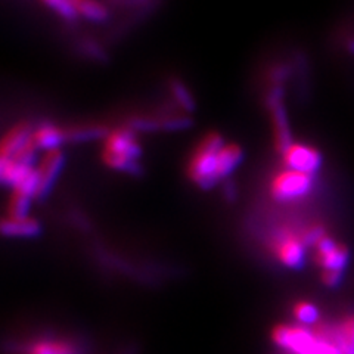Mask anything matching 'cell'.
<instances>
[{
	"label": "cell",
	"instance_id": "obj_21",
	"mask_svg": "<svg viewBox=\"0 0 354 354\" xmlns=\"http://www.w3.org/2000/svg\"><path fill=\"white\" fill-rule=\"evenodd\" d=\"M41 2L66 21H74L79 17L71 3V0H41Z\"/></svg>",
	"mask_w": 354,
	"mask_h": 354
},
{
	"label": "cell",
	"instance_id": "obj_12",
	"mask_svg": "<svg viewBox=\"0 0 354 354\" xmlns=\"http://www.w3.org/2000/svg\"><path fill=\"white\" fill-rule=\"evenodd\" d=\"M35 127H31L27 121H21L15 126L10 127L0 142V153L2 158H10L15 155L26 143L31 139V131Z\"/></svg>",
	"mask_w": 354,
	"mask_h": 354
},
{
	"label": "cell",
	"instance_id": "obj_1",
	"mask_svg": "<svg viewBox=\"0 0 354 354\" xmlns=\"http://www.w3.org/2000/svg\"><path fill=\"white\" fill-rule=\"evenodd\" d=\"M102 161L106 167L115 171L139 173V158L142 157V147L138 142L135 130L131 127H118L109 130L104 138Z\"/></svg>",
	"mask_w": 354,
	"mask_h": 354
},
{
	"label": "cell",
	"instance_id": "obj_4",
	"mask_svg": "<svg viewBox=\"0 0 354 354\" xmlns=\"http://www.w3.org/2000/svg\"><path fill=\"white\" fill-rule=\"evenodd\" d=\"M272 339L276 346L290 354H310L317 346L320 337L315 328L281 324L272 329Z\"/></svg>",
	"mask_w": 354,
	"mask_h": 354
},
{
	"label": "cell",
	"instance_id": "obj_5",
	"mask_svg": "<svg viewBox=\"0 0 354 354\" xmlns=\"http://www.w3.org/2000/svg\"><path fill=\"white\" fill-rule=\"evenodd\" d=\"M272 247L276 259L288 269H301L306 263V243L301 232L291 227H281L272 239Z\"/></svg>",
	"mask_w": 354,
	"mask_h": 354
},
{
	"label": "cell",
	"instance_id": "obj_7",
	"mask_svg": "<svg viewBox=\"0 0 354 354\" xmlns=\"http://www.w3.org/2000/svg\"><path fill=\"white\" fill-rule=\"evenodd\" d=\"M268 104L272 113V124H273V140L274 148L282 153L288 147L294 142L291 136L290 123H288L286 109L282 102V88L281 86H274L268 96Z\"/></svg>",
	"mask_w": 354,
	"mask_h": 354
},
{
	"label": "cell",
	"instance_id": "obj_19",
	"mask_svg": "<svg viewBox=\"0 0 354 354\" xmlns=\"http://www.w3.org/2000/svg\"><path fill=\"white\" fill-rule=\"evenodd\" d=\"M28 354H79L77 350L64 341H37L28 348Z\"/></svg>",
	"mask_w": 354,
	"mask_h": 354
},
{
	"label": "cell",
	"instance_id": "obj_3",
	"mask_svg": "<svg viewBox=\"0 0 354 354\" xmlns=\"http://www.w3.org/2000/svg\"><path fill=\"white\" fill-rule=\"evenodd\" d=\"M315 174L283 167L269 182V194L278 203H295L310 195L315 187Z\"/></svg>",
	"mask_w": 354,
	"mask_h": 354
},
{
	"label": "cell",
	"instance_id": "obj_8",
	"mask_svg": "<svg viewBox=\"0 0 354 354\" xmlns=\"http://www.w3.org/2000/svg\"><path fill=\"white\" fill-rule=\"evenodd\" d=\"M281 158L286 169H292L315 176L319 171L320 165H322V153L313 147L298 142H292L281 153Z\"/></svg>",
	"mask_w": 354,
	"mask_h": 354
},
{
	"label": "cell",
	"instance_id": "obj_16",
	"mask_svg": "<svg viewBox=\"0 0 354 354\" xmlns=\"http://www.w3.org/2000/svg\"><path fill=\"white\" fill-rule=\"evenodd\" d=\"M108 129L101 124H84L65 129L66 142H86L99 138H105L108 135Z\"/></svg>",
	"mask_w": 354,
	"mask_h": 354
},
{
	"label": "cell",
	"instance_id": "obj_22",
	"mask_svg": "<svg viewBox=\"0 0 354 354\" xmlns=\"http://www.w3.org/2000/svg\"><path fill=\"white\" fill-rule=\"evenodd\" d=\"M342 278H344V272H322L320 274V279L328 288H337L341 285Z\"/></svg>",
	"mask_w": 354,
	"mask_h": 354
},
{
	"label": "cell",
	"instance_id": "obj_9",
	"mask_svg": "<svg viewBox=\"0 0 354 354\" xmlns=\"http://www.w3.org/2000/svg\"><path fill=\"white\" fill-rule=\"evenodd\" d=\"M64 164H65V155L62 149L43 152L36 165V171L39 177L36 199H39V201H41V199H44L49 195L55 182L58 180V177L64 169Z\"/></svg>",
	"mask_w": 354,
	"mask_h": 354
},
{
	"label": "cell",
	"instance_id": "obj_15",
	"mask_svg": "<svg viewBox=\"0 0 354 354\" xmlns=\"http://www.w3.org/2000/svg\"><path fill=\"white\" fill-rule=\"evenodd\" d=\"M79 17L92 22H104L108 18L106 8L99 0H71Z\"/></svg>",
	"mask_w": 354,
	"mask_h": 354
},
{
	"label": "cell",
	"instance_id": "obj_6",
	"mask_svg": "<svg viewBox=\"0 0 354 354\" xmlns=\"http://www.w3.org/2000/svg\"><path fill=\"white\" fill-rule=\"evenodd\" d=\"M315 260L322 272H344L350 261V250L326 235L315 247Z\"/></svg>",
	"mask_w": 354,
	"mask_h": 354
},
{
	"label": "cell",
	"instance_id": "obj_14",
	"mask_svg": "<svg viewBox=\"0 0 354 354\" xmlns=\"http://www.w3.org/2000/svg\"><path fill=\"white\" fill-rule=\"evenodd\" d=\"M243 160V149L234 142H226L217 152L218 179L223 180L234 173Z\"/></svg>",
	"mask_w": 354,
	"mask_h": 354
},
{
	"label": "cell",
	"instance_id": "obj_11",
	"mask_svg": "<svg viewBox=\"0 0 354 354\" xmlns=\"http://www.w3.org/2000/svg\"><path fill=\"white\" fill-rule=\"evenodd\" d=\"M31 142L41 152L61 149L62 143L66 142L65 129L52 123H41L31 131Z\"/></svg>",
	"mask_w": 354,
	"mask_h": 354
},
{
	"label": "cell",
	"instance_id": "obj_13",
	"mask_svg": "<svg viewBox=\"0 0 354 354\" xmlns=\"http://www.w3.org/2000/svg\"><path fill=\"white\" fill-rule=\"evenodd\" d=\"M40 232L41 225L35 217H5L2 220V234L8 238H36L40 235Z\"/></svg>",
	"mask_w": 354,
	"mask_h": 354
},
{
	"label": "cell",
	"instance_id": "obj_10",
	"mask_svg": "<svg viewBox=\"0 0 354 354\" xmlns=\"http://www.w3.org/2000/svg\"><path fill=\"white\" fill-rule=\"evenodd\" d=\"M315 329L334 342L342 354H354V313L342 317L338 324H319Z\"/></svg>",
	"mask_w": 354,
	"mask_h": 354
},
{
	"label": "cell",
	"instance_id": "obj_20",
	"mask_svg": "<svg viewBox=\"0 0 354 354\" xmlns=\"http://www.w3.org/2000/svg\"><path fill=\"white\" fill-rule=\"evenodd\" d=\"M170 91L173 97L176 99V102L180 105V108H183L185 111H194V99L189 91H187V87L180 80H173L170 83Z\"/></svg>",
	"mask_w": 354,
	"mask_h": 354
},
{
	"label": "cell",
	"instance_id": "obj_18",
	"mask_svg": "<svg viewBox=\"0 0 354 354\" xmlns=\"http://www.w3.org/2000/svg\"><path fill=\"white\" fill-rule=\"evenodd\" d=\"M35 198H31L27 194H22L18 191H12L9 196L8 207H6V217H12V218H21V217H27L31 201Z\"/></svg>",
	"mask_w": 354,
	"mask_h": 354
},
{
	"label": "cell",
	"instance_id": "obj_17",
	"mask_svg": "<svg viewBox=\"0 0 354 354\" xmlns=\"http://www.w3.org/2000/svg\"><path fill=\"white\" fill-rule=\"evenodd\" d=\"M292 315L298 325L315 328L320 324V310L310 301H298L292 307Z\"/></svg>",
	"mask_w": 354,
	"mask_h": 354
},
{
	"label": "cell",
	"instance_id": "obj_23",
	"mask_svg": "<svg viewBox=\"0 0 354 354\" xmlns=\"http://www.w3.org/2000/svg\"><path fill=\"white\" fill-rule=\"evenodd\" d=\"M347 48H348V50H350V52H353V53H354V39H351V40L347 43Z\"/></svg>",
	"mask_w": 354,
	"mask_h": 354
},
{
	"label": "cell",
	"instance_id": "obj_2",
	"mask_svg": "<svg viewBox=\"0 0 354 354\" xmlns=\"http://www.w3.org/2000/svg\"><path fill=\"white\" fill-rule=\"evenodd\" d=\"M225 139L218 131H209L199 140L186 165V176L199 189H212L218 179L217 152L225 145Z\"/></svg>",
	"mask_w": 354,
	"mask_h": 354
}]
</instances>
